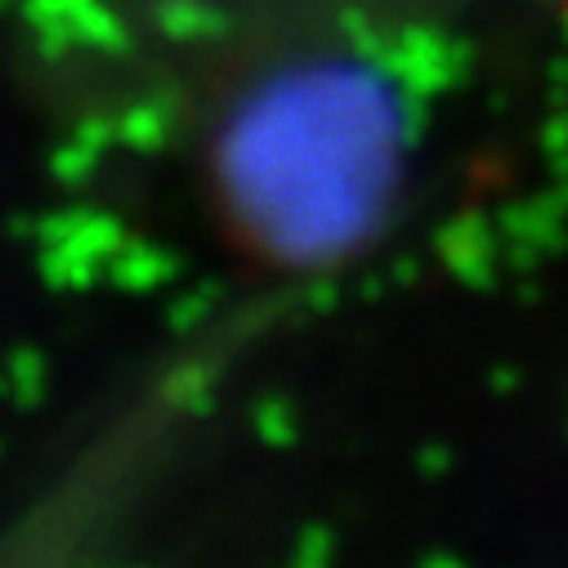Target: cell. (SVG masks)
<instances>
[{
  "instance_id": "obj_1",
  "label": "cell",
  "mask_w": 568,
  "mask_h": 568,
  "mask_svg": "<svg viewBox=\"0 0 568 568\" xmlns=\"http://www.w3.org/2000/svg\"><path fill=\"white\" fill-rule=\"evenodd\" d=\"M211 180L251 255L287 268L336 260L367 233L389 184L385 99L349 68L273 72L215 130Z\"/></svg>"
}]
</instances>
